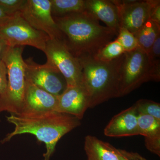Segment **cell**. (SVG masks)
<instances>
[{
	"label": "cell",
	"instance_id": "27",
	"mask_svg": "<svg viewBox=\"0 0 160 160\" xmlns=\"http://www.w3.org/2000/svg\"><path fill=\"white\" fill-rule=\"evenodd\" d=\"M11 17L0 8V27L5 24Z\"/></svg>",
	"mask_w": 160,
	"mask_h": 160
},
{
	"label": "cell",
	"instance_id": "4",
	"mask_svg": "<svg viewBox=\"0 0 160 160\" xmlns=\"http://www.w3.org/2000/svg\"><path fill=\"white\" fill-rule=\"evenodd\" d=\"M24 47L7 46L3 53L2 61L7 71L6 89L0 93V112L19 115L22 109L25 94V78Z\"/></svg>",
	"mask_w": 160,
	"mask_h": 160
},
{
	"label": "cell",
	"instance_id": "10",
	"mask_svg": "<svg viewBox=\"0 0 160 160\" xmlns=\"http://www.w3.org/2000/svg\"><path fill=\"white\" fill-rule=\"evenodd\" d=\"M158 0H112L118 11L120 28L134 34L150 19L152 7Z\"/></svg>",
	"mask_w": 160,
	"mask_h": 160
},
{
	"label": "cell",
	"instance_id": "26",
	"mask_svg": "<svg viewBox=\"0 0 160 160\" xmlns=\"http://www.w3.org/2000/svg\"><path fill=\"white\" fill-rule=\"evenodd\" d=\"M119 150L128 160H147L137 152L127 151L121 149H119Z\"/></svg>",
	"mask_w": 160,
	"mask_h": 160
},
{
	"label": "cell",
	"instance_id": "13",
	"mask_svg": "<svg viewBox=\"0 0 160 160\" xmlns=\"http://www.w3.org/2000/svg\"><path fill=\"white\" fill-rule=\"evenodd\" d=\"M138 113L134 105L115 115L104 129L106 136L121 138L138 135Z\"/></svg>",
	"mask_w": 160,
	"mask_h": 160
},
{
	"label": "cell",
	"instance_id": "20",
	"mask_svg": "<svg viewBox=\"0 0 160 160\" xmlns=\"http://www.w3.org/2000/svg\"><path fill=\"white\" fill-rule=\"evenodd\" d=\"M138 113L151 116L160 121V104L154 101L140 99L134 104Z\"/></svg>",
	"mask_w": 160,
	"mask_h": 160
},
{
	"label": "cell",
	"instance_id": "25",
	"mask_svg": "<svg viewBox=\"0 0 160 160\" xmlns=\"http://www.w3.org/2000/svg\"><path fill=\"white\" fill-rule=\"evenodd\" d=\"M151 21L157 23L160 26V1H157V2L152 7L150 19Z\"/></svg>",
	"mask_w": 160,
	"mask_h": 160
},
{
	"label": "cell",
	"instance_id": "6",
	"mask_svg": "<svg viewBox=\"0 0 160 160\" xmlns=\"http://www.w3.org/2000/svg\"><path fill=\"white\" fill-rule=\"evenodd\" d=\"M0 38L9 47L30 46L43 52L49 38L47 35L32 27L20 13L11 17L0 27Z\"/></svg>",
	"mask_w": 160,
	"mask_h": 160
},
{
	"label": "cell",
	"instance_id": "28",
	"mask_svg": "<svg viewBox=\"0 0 160 160\" xmlns=\"http://www.w3.org/2000/svg\"><path fill=\"white\" fill-rule=\"evenodd\" d=\"M7 44L4 40L0 38V62L2 61L3 53L5 51V49L7 48Z\"/></svg>",
	"mask_w": 160,
	"mask_h": 160
},
{
	"label": "cell",
	"instance_id": "18",
	"mask_svg": "<svg viewBox=\"0 0 160 160\" xmlns=\"http://www.w3.org/2000/svg\"><path fill=\"white\" fill-rule=\"evenodd\" d=\"M138 135L145 137L160 134V121L148 115L138 113Z\"/></svg>",
	"mask_w": 160,
	"mask_h": 160
},
{
	"label": "cell",
	"instance_id": "16",
	"mask_svg": "<svg viewBox=\"0 0 160 160\" xmlns=\"http://www.w3.org/2000/svg\"><path fill=\"white\" fill-rule=\"evenodd\" d=\"M133 35L137 41L138 48L147 53L160 35V26L149 19Z\"/></svg>",
	"mask_w": 160,
	"mask_h": 160
},
{
	"label": "cell",
	"instance_id": "1",
	"mask_svg": "<svg viewBox=\"0 0 160 160\" xmlns=\"http://www.w3.org/2000/svg\"><path fill=\"white\" fill-rule=\"evenodd\" d=\"M62 34V41L75 57H93L118 33L100 25L87 11L53 18Z\"/></svg>",
	"mask_w": 160,
	"mask_h": 160
},
{
	"label": "cell",
	"instance_id": "17",
	"mask_svg": "<svg viewBox=\"0 0 160 160\" xmlns=\"http://www.w3.org/2000/svg\"><path fill=\"white\" fill-rule=\"evenodd\" d=\"M53 18L86 11V0H50Z\"/></svg>",
	"mask_w": 160,
	"mask_h": 160
},
{
	"label": "cell",
	"instance_id": "19",
	"mask_svg": "<svg viewBox=\"0 0 160 160\" xmlns=\"http://www.w3.org/2000/svg\"><path fill=\"white\" fill-rule=\"evenodd\" d=\"M125 52L122 46L115 39L106 44L93 58L101 62H109L119 58Z\"/></svg>",
	"mask_w": 160,
	"mask_h": 160
},
{
	"label": "cell",
	"instance_id": "9",
	"mask_svg": "<svg viewBox=\"0 0 160 160\" xmlns=\"http://www.w3.org/2000/svg\"><path fill=\"white\" fill-rule=\"evenodd\" d=\"M20 14L35 29L50 38L62 40V34L52 14L50 0H27Z\"/></svg>",
	"mask_w": 160,
	"mask_h": 160
},
{
	"label": "cell",
	"instance_id": "3",
	"mask_svg": "<svg viewBox=\"0 0 160 160\" xmlns=\"http://www.w3.org/2000/svg\"><path fill=\"white\" fill-rule=\"evenodd\" d=\"M123 57L124 54L109 62L98 61L91 56L78 58L82 66V83L89 95V108L120 97V70Z\"/></svg>",
	"mask_w": 160,
	"mask_h": 160
},
{
	"label": "cell",
	"instance_id": "11",
	"mask_svg": "<svg viewBox=\"0 0 160 160\" xmlns=\"http://www.w3.org/2000/svg\"><path fill=\"white\" fill-rule=\"evenodd\" d=\"M58 104L57 96L41 89L26 79L24 102L19 115H29L56 111Z\"/></svg>",
	"mask_w": 160,
	"mask_h": 160
},
{
	"label": "cell",
	"instance_id": "12",
	"mask_svg": "<svg viewBox=\"0 0 160 160\" xmlns=\"http://www.w3.org/2000/svg\"><path fill=\"white\" fill-rule=\"evenodd\" d=\"M89 108V98L82 83L67 86L62 94L58 96L56 112L70 115L82 119Z\"/></svg>",
	"mask_w": 160,
	"mask_h": 160
},
{
	"label": "cell",
	"instance_id": "7",
	"mask_svg": "<svg viewBox=\"0 0 160 160\" xmlns=\"http://www.w3.org/2000/svg\"><path fill=\"white\" fill-rule=\"evenodd\" d=\"M44 53L46 62L57 68L63 75L67 86L82 84V68L79 61L69 51L62 40L49 38Z\"/></svg>",
	"mask_w": 160,
	"mask_h": 160
},
{
	"label": "cell",
	"instance_id": "14",
	"mask_svg": "<svg viewBox=\"0 0 160 160\" xmlns=\"http://www.w3.org/2000/svg\"><path fill=\"white\" fill-rule=\"evenodd\" d=\"M85 6L86 11L118 33L120 28L118 11L112 1L86 0Z\"/></svg>",
	"mask_w": 160,
	"mask_h": 160
},
{
	"label": "cell",
	"instance_id": "15",
	"mask_svg": "<svg viewBox=\"0 0 160 160\" xmlns=\"http://www.w3.org/2000/svg\"><path fill=\"white\" fill-rule=\"evenodd\" d=\"M84 150L87 160H121L118 149L94 136L86 137Z\"/></svg>",
	"mask_w": 160,
	"mask_h": 160
},
{
	"label": "cell",
	"instance_id": "22",
	"mask_svg": "<svg viewBox=\"0 0 160 160\" xmlns=\"http://www.w3.org/2000/svg\"><path fill=\"white\" fill-rule=\"evenodd\" d=\"M27 0H0V8L9 16L20 13L24 9Z\"/></svg>",
	"mask_w": 160,
	"mask_h": 160
},
{
	"label": "cell",
	"instance_id": "23",
	"mask_svg": "<svg viewBox=\"0 0 160 160\" xmlns=\"http://www.w3.org/2000/svg\"><path fill=\"white\" fill-rule=\"evenodd\" d=\"M146 149L158 156H160V134L149 137H145Z\"/></svg>",
	"mask_w": 160,
	"mask_h": 160
},
{
	"label": "cell",
	"instance_id": "29",
	"mask_svg": "<svg viewBox=\"0 0 160 160\" xmlns=\"http://www.w3.org/2000/svg\"><path fill=\"white\" fill-rule=\"evenodd\" d=\"M118 151L119 152L120 159H121V160H128L126 157H124V156L121 153V152H120L119 149Z\"/></svg>",
	"mask_w": 160,
	"mask_h": 160
},
{
	"label": "cell",
	"instance_id": "24",
	"mask_svg": "<svg viewBox=\"0 0 160 160\" xmlns=\"http://www.w3.org/2000/svg\"><path fill=\"white\" fill-rule=\"evenodd\" d=\"M7 84V71L2 61L0 62V93L6 89Z\"/></svg>",
	"mask_w": 160,
	"mask_h": 160
},
{
	"label": "cell",
	"instance_id": "2",
	"mask_svg": "<svg viewBox=\"0 0 160 160\" xmlns=\"http://www.w3.org/2000/svg\"><path fill=\"white\" fill-rule=\"evenodd\" d=\"M7 121L14 125L13 131L1 141L4 144L18 135L31 134L46 145L44 160H49L60 139L81 125L80 120L70 115L56 111L29 115L11 114Z\"/></svg>",
	"mask_w": 160,
	"mask_h": 160
},
{
	"label": "cell",
	"instance_id": "21",
	"mask_svg": "<svg viewBox=\"0 0 160 160\" xmlns=\"http://www.w3.org/2000/svg\"><path fill=\"white\" fill-rule=\"evenodd\" d=\"M116 39L122 46L125 52L132 51L138 48L137 41L134 35L125 28H120Z\"/></svg>",
	"mask_w": 160,
	"mask_h": 160
},
{
	"label": "cell",
	"instance_id": "5",
	"mask_svg": "<svg viewBox=\"0 0 160 160\" xmlns=\"http://www.w3.org/2000/svg\"><path fill=\"white\" fill-rule=\"evenodd\" d=\"M149 81L155 80L147 53L139 48L125 52L120 70V97Z\"/></svg>",
	"mask_w": 160,
	"mask_h": 160
},
{
	"label": "cell",
	"instance_id": "8",
	"mask_svg": "<svg viewBox=\"0 0 160 160\" xmlns=\"http://www.w3.org/2000/svg\"><path fill=\"white\" fill-rule=\"evenodd\" d=\"M24 67L26 79L52 94L58 96L67 88L63 75L49 63L40 65L29 58L24 60Z\"/></svg>",
	"mask_w": 160,
	"mask_h": 160
}]
</instances>
